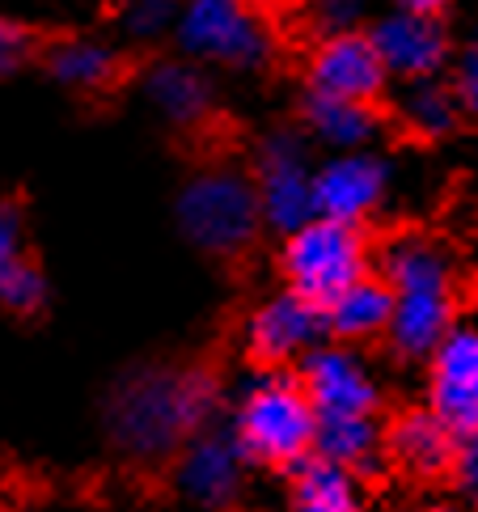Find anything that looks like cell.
<instances>
[{"instance_id":"cell-1","label":"cell","mask_w":478,"mask_h":512,"mask_svg":"<svg viewBox=\"0 0 478 512\" xmlns=\"http://www.w3.org/2000/svg\"><path fill=\"white\" fill-rule=\"evenodd\" d=\"M225 411V352L144 356L110 377L98 402L102 441L136 479L165 483L199 432Z\"/></svg>"},{"instance_id":"cell-2","label":"cell","mask_w":478,"mask_h":512,"mask_svg":"<svg viewBox=\"0 0 478 512\" xmlns=\"http://www.w3.org/2000/svg\"><path fill=\"white\" fill-rule=\"evenodd\" d=\"M174 216L187 246L229 276H242L263 246V233H271L250 166L229 153H212L191 170L174 199Z\"/></svg>"},{"instance_id":"cell-3","label":"cell","mask_w":478,"mask_h":512,"mask_svg":"<svg viewBox=\"0 0 478 512\" xmlns=\"http://www.w3.org/2000/svg\"><path fill=\"white\" fill-rule=\"evenodd\" d=\"M377 267L394 288V326L385 352L402 364L428 360L432 347L453 331L457 314L466 309L462 271L436 242L419 233L385 237L377 250Z\"/></svg>"},{"instance_id":"cell-4","label":"cell","mask_w":478,"mask_h":512,"mask_svg":"<svg viewBox=\"0 0 478 512\" xmlns=\"http://www.w3.org/2000/svg\"><path fill=\"white\" fill-rule=\"evenodd\" d=\"M318 407L309 402L297 369L254 373L250 390L233 402L229 432L250 470L284 474L297 470L309 453H318Z\"/></svg>"},{"instance_id":"cell-5","label":"cell","mask_w":478,"mask_h":512,"mask_svg":"<svg viewBox=\"0 0 478 512\" xmlns=\"http://www.w3.org/2000/svg\"><path fill=\"white\" fill-rule=\"evenodd\" d=\"M385 479L411 491H462L470 441H462L428 402H385L377 415Z\"/></svg>"},{"instance_id":"cell-6","label":"cell","mask_w":478,"mask_h":512,"mask_svg":"<svg viewBox=\"0 0 478 512\" xmlns=\"http://www.w3.org/2000/svg\"><path fill=\"white\" fill-rule=\"evenodd\" d=\"M377 250L381 242L369 225L335 221V216H309L305 225L284 233L275 267H280L284 288H292L297 297L314 301L322 309L347 284L369 276L377 267Z\"/></svg>"},{"instance_id":"cell-7","label":"cell","mask_w":478,"mask_h":512,"mask_svg":"<svg viewBox=\"0 0 478 512\" xmlns=\"http://www.w3.org/2000/svg\"><path fill=\"white\" fill-rule=\"evenodd\" d=\"M174 39L182 56L204 68L259 72L275 60V34L259 0H182Z\"/></svg>"},{"instance_id":"cell-8","label":"cell","mask_w":478,"mask_h":512,"mask_svg":"<svg viewBox=\"0 0 478 512\" xmlns=\"http://www.w3.org/2000/svg\"><path fill=\"white\" fill-rule=\"evenodd\" d=\"M390 85H394V77L364 26L318 34V43L309 47V56H305V89L326 94V98L373 106V111L385 115V123H394Z\"/></svg>"},{"instance_id":"cell-9","label":"cell","mask_w":478,"mask_h":512,"mask_svg":"<svg viewBox=\"0 0 478 512\" xmlns=\"http://www.w3.org/2000/svg\"><path fill=\"white\" fill-rule=\"evenodd\" d=\"M326 339L322 309L280 284L242 318V356L254 373H288Z\"/></svg>"},{"instance_id":"cell-10","label":"cell","mask_w":478,"mask_h":512,"mask_svg":"<svg viewBox=\"0 0 478 512\" xmlns=\"http://www.w3.org/2000/svg\"><path fill=\"white\" fill-rule=\"evenodd\" d=\"M250 174L254 187L263 199V216L271 233H288L305 225L314 212V166L305 153V136L301 132H271L254 144L250 153Z\"/></svg>"},{"instance_id":"cell-11","label":"cell","mask_w":478,"mask_h":512,"mask_svg":"<svg viewBox=\"0 0 478 512\" xmlns=\"http://www.w3.org/2000/svg\"><path fill=\"white\" fill-rule=\"evenodd\" d=\"M140 85H144V98L153 102V111L161 115V123L178 140L208 144L225 127V111H220L216 85L204 64H195L187 56L153 60L140 72Z\"/></svg>"},{"instance_id":"cell-12","label":"cell","mask_w":478,"mask_h":512,"mask_svg":"<svg viewBox=\"0 0 478 512\" xmlns=\"http://www.w3.org/2000/svg\"><path fill=\"white\" fill-rule=\"evenodd\" d=\"M246 470H250V462L242 457V449H237L233 432L212 424L208 432H199L195 441L182 449L165 487L178 491L182 500H191L204 512H225L242 500Z\"/></svg>"},{"instance_id":"cell-13","label":"cell","mask_w":478,"mask_h":512,"mask_svg":"<svg viewBox=\"0 0 478 512\" xmlns=\"http://www.w3.org/2000/svg\"><path fill=\"white\" fill-rule=\"evenodd\" d=\"M369 39L381 51V60L398 85L445 77V68L457 51L445 17L407 13V9H394V5H390V13H381L377 22H369Z\"/></svg>"},{"instance_id":"cell-14","label":"cell","mask_w":478,"mask_h":512,"mask_svg":"<svg viewBox=\"0 0 478 512\" xmlns=\"http://www.w3.org/2000/svg\"><path fill=\"white\" fill-rule=\"evenodd\" d=\"M424 369H428L424 402L462 441H478V326L457 322L432 347Z\"/></svg>"},{"instance_id":"cell-15","label":"cell","mask_w":478,"mask_h":512,"mask_svg":"<svg viewBox=\"0 0 478 512\" xmlns=\"http://www.w3.org/2000/svg\"><path fill=\"white\" fill-rule=\"evenodd\" d=\"M297 377L318 407V419H377L385 398L364 373L352 347H339L322 339L314 352L297 364Z\"/></svg>"},{"instance_id":"cell-16","label":"cell","mask_w":478,"mask_h":512,"mask_svg":"<svg viewBox=\"0 0 478 512\" xmlns=\"http://www.w3.org/2000/svg\"><path fill=\"white\" fill-rule=\"evenodd\" d=\"M385 187H390V170L381 157L343 149L339 157H330L326 166L314 170V212L369 225L385 199Z\"/></svg>"},{"instance_id":"cell-17","label":"cell","mask_w":478,"mask_h":512,"mask_svg":"<svg viewBox=\"0 0 478 512\" xmlns=\"http://www.w3.org/2000/svg\"><path fill=\"white\" fill-rule=\"evenodd\" d=\"M51 305V284L30 254V221L22 195L0 199V309L13 318H39Z\"/></svg>"},{"instance_id":"cell-18","label":"cell","mask_w":478,"mask_h":512,"mask_svg":"<svg viewBox=\"0 0 478 512\" xmlns=\"http://www.w3.org/2000/svg\"><path fill=\"white\" fill-rule=\"evenodd\" d=\"M47 77L77 102H106L132 77V60L102 39H55L43 43Z\"/></svg>"},{"instance_id":"cell-19","label":"cell","mask_w":478,"mask_h":512,"mask_svg":"<svg viewBox=\"0 0 478 512\" xmlns=\"http://www.w3.org/2000/svg\"><path fill=\"white\" fill-rule=\"evenodd\" d=\"M322 326L326 339L339 347H385L394 326V288L381 276V267H373L369 276H360L356 284H347L335 301L322 305Z\"/></svg>"},{"instance_id":"cell-20","label":"cell","mask_w":478,"mask_h":512,"mask_svg":"<svg viewBox=\"0 0 478 512\" xmlns=\"http://www.w3.org/2000/svg\"><path fill=\"white\" fill-rule=\"evenodd\" d=\"M288 483V512H369L356 496L352 470H343L339 462H330L326 453H309L297 470L284 474Z\"/></svg>"},{"instance_id":"cell-21","label":"cell","mask_w":478,"mask_h":512,"mask_svg":"<svg viewBox=\"0 0 478 512\" xmlns=\"http://www.w3.org/2000/svg\"><path fill=\"white\" fill-rule=\"evenodd\" d=\"M407 140L419 144H436L453 132H462L466 119H462V106H457L453 89L445 77H428V81H411L407 94L394 98V123Z\"/></svg>"},{"instance_id":"cell-22","label":"cell","mask_w":478,"mask_h":512,"mask_svg":"<svg viewBox=\"0 0 478 512\" xmlns=\"http://www.w3.org/2000/svg\"><path fill=\"white\" fill-rule=\"evenodd\" d=\"M301 127H305V136L330 144V149H360L364 140L377 136L381 127H390V123H385V115L373 111V106L326 98V94L305 89L301 94Z\"/></svg>"},{"instance_id":"cell-23","label":"cell","mask_w":478,"mask_h":512,"mask_svg":"<svg viewBox=\"0 0 478 512\" xmlns=\"http://www.w3.org/2000/svg\"><path fill=\"white\" fill-rule=\"evenodd\" d=\"M178 9H182V0H123L119 22L132 39L149 43V39H161L165 30H174Z\"/></svg>"},{"instance_id":"cell-24","label":"cell","mask_w":478,"mask_h":512,"mask_svg":"<svg viewBox=\"0 0 478 512\" xmlns=\"http://www.w3.org/2000/svg\"><path fill=\"white\" fill-rule=\"evenodd\" d=\"M39 56H43V34L0 13V81L17 77V72L34 64Z\"/></svg>"},{"instance_id":"cell-25","label":"cell","mask_w":478,"mask_h":512,"mask_svg":"<svg viewBox=\"0 0 478 512\" xmlns=\"http://www.w3.org/2000/svg\"><path fill=\"white\" fill-rule=\"evenodd\" d=\"M445 81H449V89H453L457 106H462L466 127L478 123V30L470 34L466 47L453 51V60H449V68H445Z\"/></svg>"},{"instance_id":"cell-26","label":"cell","mask_w":478,"mask_h":512,"mask_svg":"<svg viewBox=\"0 0 478 512\" xmlns=\"http://www.w3.org/2000/svg\"><path fill=\"white\" fill-rule=\"evenodd\" d=\"M364 13V0H314L309 17H314L318 34H335V30H356Z\"/></svg>"},{"instance_id":"cell-27","label":"cell","mask_w":478,"mask_h":512,"mask_svg":"<svg viewBox=\"0 0 478 512\" xmlns=\"http://www.w3.org/2000/svg\"><path fill=\"white\" fill-rule=\"evenodd\" d=\"M394 9H407V13H432V17H445L453 0H390Z\"/></svg>"},{"instance_id":"cell-28","label":"cell","mask_w":478,"mask_h":512,"mask_svg":"<svg viewBox=\"0 0 478 512\" xmlns=\"http://www.w3.org/2000/svg\"><path fill=\"white\" fill-rule=\"evenodd\" d=\"M0 512H17V508H13L9 500H0Z\"/></svg>"},{"instance_id":"cell-29","label":"cell","mask_w":478,"mask_h":512,"mask_svg":"<svg viewBox=\"0 0 478 512\" xmlns=\"http://www.w3.org/2000/svg\"><path fill=\"white\" fill-rule=\"evenodd\" d=\"M424 512H449V508H424Z\"/></svg>"}]
</instances>
